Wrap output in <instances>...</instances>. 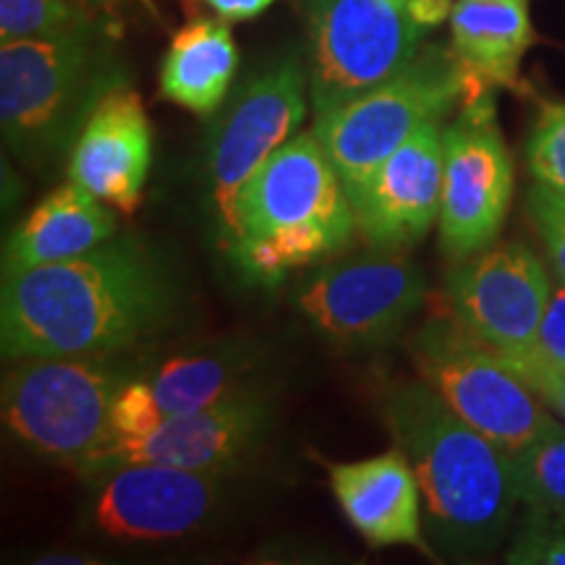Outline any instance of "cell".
Wrapping results in <instances>:
<instances>
[{"mask_svg": "<svg viewBox=\"0 0 565 565\" xmlns=\"http://www.w3.org/2000/svg\"><path fill=\"white\" fill-rule=\"evenodd\" d=\"M173 307L166 270L134 238L66 263L3 270V356H113L166 328Z\"/></svg>", "mask_w": 565, "mask_h": 565, "instance_id": "6da1fadb", "label": "cell"}, {"mask_svg": "<svg viewBox=\"0 0 565 565\" xmlns=\"http://www.w3.org/2000/svg\"><path fill=\"white\" fill-rule=\"evenodd\" d=\"M380 408L419 479L427 534L454 555L498 545L521 503L511 454L466 424L422 377L387 385Z\"/></svg>", "mask_w": 565, "mask_h": 565, "instance_id": "7a4b0ae2", "label": "cell"}, {"mask_svg": "<svg viewBox=\"0 0 565 565\" xmlns=\"http://www.w3.org/2000/svg\"><path fill=\"white\" fill-rule=\"evenodd\" d=\"M124 82L113 30L11 40L0 47V124L21 160H55L74 147L95 103Z\"/></svg>", "mask_w": 565, "mask_h": 565, "instance_id": "3957f363", "label": "cell"}, {"mask_svg": "<svg viewBox=\"0 0 565 565\" xmlns=\"http://www.w3.org/2000/svg\"><path fill=\"white\" fill-rule=\"evenodd\" d=\"M408 353L424 383L505 454H519L557 422L526 380L454 312L424 322Z\"/></svg>", "mask_w": 565, "mask_h": 565, "instance_id": "277c9868", "label": "cell"}, {"mask_svg": "<svg viewBox=\"0 0 565 565\" xmlns=\"http://www.w3.org/2000/svg\"><path fill=\"white\" fill-rule=\"evenodd\" d=\"M463 95V71L450 47L424 45L393 79L315 118L312 131L341 173L345 194H351L419 126L450 116Z\"/></svg>", "mask_w": 565, "mask_h": 565, "instance_id": "5b68a950", "label": "cell"}, {"mask_svg": "<svg viewBox=\"0 0 565 565\" xmlns=\"http://www.w3.org/2000/svg\"><path fill=\"white\" fill-rule=\"evenodd\" d=\"M108 356L21 359L3 377V424L32 454L79 463L110 435L126 374Z\"/></svg>", "mask_w": 565, "mask_h": 565, "instance_id": "8992f818", "label": "cell"}, {"mask_svg": "<svg viewBox=\"0 0 565 565\" xmlns=\"http://www.w3.org/2000/svg\"><path fill=\"white\" fill-rule=\"evenodd\" d=\"M303 6L315 118L401 74L427 38V30L393 0H303Z\"/></svg>", "mask_w": 565, "mask_h": 565, "instance_id": "52a82bcc", "label": "cell"}, {"mask_svg": "<svg viewBox=\"0 0 565 565\" xmlns=\"http://www.w3.org/2000/svg\"><path fill=\"white\" fill-rule=\"evenodd\" d=\"M513 200V160L498 126L494 92L463 95L445 126L440 246L454 263L498 242Z\"/></svg>", "mask_w": 565, "mask_h": 565, "instance_id": "ba28073f", "label": "cell"}, {"mask_svg": "<svg viewBox=\"0 0 565 565\" xmlns=\"http://www.w3.org/2000/svg\"><path fill=\"white\" fill-rule=\"evenodd\" d=\"M309 71L282 53L238 87L210 139V189L223 228L236 236V200L267 158L296 137L307 116Z\"/></svg>", "mask_w": 565, "mask_h": 565, "instance_id": "9c48e42d", "label": "cell"}, {"mask_svg": "<svg viewBox=\"0 0 565 565\" xmlns=\"http://www.w3.org/2000/svg\"><path fill=\"white\" fill-rule=\"evenodd\" d=\"M427 288L395 252L324 265L296 294V307L328 341L356 349L391 341L422 307Z\"/></svg>", "mask_w": 565, "mask_h": 565, "instance_id": "30bf717a", "label": "cell"}, {"mask_svg": "<svg viewBox=\"0 0 565 565\" xmlns=\"http://www.w3.org/2000/svg\"><path fill=\"white\" fill-rule=\"evenodd\" d=\"M299 223H320L343 246L356 233V215L341 173L315 131L296 134L246 181L236 200V244Z\"/></svg>", "mask_w": 565, "mask_h": 565, "instance_id": "8fae6325", "label": "cell"}, {"mask_svg": "<svg viewBox=\"0 0 565 565\" xmlns=\"http://www.w3.org/2000/svg\"><path fill=\"white\" fill-rule=\"evenodd\" d=\"M267 414L270 408L263 395L244 387L221 404L166 416L147 435L108 437L84 456L76 469L100 475L121 463H166L217 475L242 461L257 445L267 427Z\"/></svg>", "mask_w": 565, "mask_h": 565, "instance_id": "7c38bea8", "label": "cell"}, {"mask_svg": "<svg viewBox=\"0 0 565 565\" xmlns=\"http://www.w3.org/2000/svg\"><path fill=\"white\" fill-rule=\"evenodd\" d=\"M550 294L547 267L521 242L487 246L448 275L450 312L500 356L532 345Z\"/></svg>", "mask_w": 565, "mask_h": 565, "instance_id": "4fadbf2b", "label": "cell"}, {"mask_svg": "<svg viewBox=\"0 0 565 565\" xmlns=\"http://www.w3.org/2000/svg\"><path fill=\"white\" fill-rule=\"evenodd\" d=\"M445 118L419 126L349 194L356 231L372 249L404 252L440 221Z\"/></svg>", "mask_w": 565, "mask_h": 565, "instance_id": "5bb4252c", "label": "cell"}, {"mask_svg": "<svg viewBox=\"0 0 565 565\" xmlns=\"http://www.w3.org/2000/svg\"><path fill=\"white\" fill-rule=\"evenodd\" d=\"M97 477L87 519L121 542L179 540L204 524L217 498L215 475L166 463H121Z\"/></svg>", "mask_w": 565, "mask_h": 565, "instance_id": "9a60e30c", "label": "cell"}, {"mask_svg": "<svg viewBox=\"0 0 565 565\" xmlns=\"http://www.w3.org/2000/svg\"><path fill=\"white\" fill-rule=\"evenodd\" d=\"M152 166V126L139 92L110 87L84 118L71 147L68 179L121 212L141 202Z\"/></svg>", "mask_w": 565, "mask_h": 565, "instance_id": "2e32d148", "label": "cell"}, {"mask_svg": "<svg viewBox=\"0 0 565 565\" xmlns=\"http://www.w3.org/2000/svg\"><path fill=\"white\" fill-rule=\"evenodd\" d=\"M330 490L349 524L372 547L408 545L429 553L419 479L401 448L366 461L330 466Z\"/></svg>", "mask_w": 565, "mask_h": 565, "instance_id": "e0dca14e", "label": "cell"}, {"mask_svg": "<svg viewBox=\"0 0 565 565\" xmlns=\"http://www.w3.org/2000/svg\"><path fill=\"white\" fill-rule=\"evenodd\" d=\"M536 34L529 0H456L450 13V53L466 79V95L513 89L521 61Z\"/></svg>", "mask_w": 565, "mask_h": 565, "instance_id": "ac0fdd59", "label": "cell"}, {"mask_svg": "<svg viewBox=\"0 0 565 565\" xmlns=\"http://www.w3.org/2000/svg\"><path fill=\"white\" fill-rule=\"evenodd\" d=\"M116 233L113 212L79 183L53 189L3 246V270L66 263L100 249Z\"/></svg>", "mask_w": 565, "mask_h": 565, "instance_id": "d6986e66", "label": "cell"}, {"mask_svg": "<svg viewBox=\"0 0 565 565\" xmlns=\"http://www.w3.org/2000/svg\"><path fill=\"white\" fill-rule=\"evenodd\" d=\"M238 47L225 19L200 17L173 34L160 66L162 100L194 116H212L228 97Z\"/></svg>", "mask_w": 565, "mask_h": 565, "instance_id": "ffe728a7", "label": "cell"}, {"mask_svg": "<svg viewBox=\"0 0 565 565\" xmlns=\"http://www.w3.org/2000/svg\"><path fill=\"white\" fill-rule=\"evenodd\" d=\"M246 370L249 366L242 356L233 353H183L162 362L145 380L150 383L160 412L173 416L221 404L233 393L244 391Z\"/></svg>", "mask_w": 565, "mask_h": 565, "instance_id": "44dd1931", "label": "cell"}, {"mask_svg": "<svg viewBox=\"0 0 565 565\" xmlns=\"http://www.w3.org/2000/svg\"><path fill=\"white\" fill-rule=\"evenodd\" d=\"M113 30L82 0H0V40H40Z\"/></svg>", "mask_w": 565, "mask_h": 565, "instance_id": "7402d4cb", "label": "cell"}, {"mask_svg": "<svg viewBox=\"0 0 565 565\" xmlns=\"http://www.w3.org/2000/svg\"><path fill=\"white\" fill-rule=\"evenodd\" d=\"M511 461L521 503L565 513V424L555 422Z\"/></svg>", "mask_w": 565, "mask_h": 565, "instance_id": "603a6c76", "label": "cell"}, {"mask_svg": "<svg viewBox=\"0 0 565 565\" xmlns=\"http://www.w3.org/2000/svg\"><path fill=\"white\" fill-rule=\"evenodd\" d=\"M526 166L534 183L565 194V103H545L526 139Z\"/></svg>", "mask_w": 565, "mask_h": 565, "instance_id": "cb8c5ba5", "label": "cell"}, {"mask_svg": "<svg viewBox=\"0 0 565 565\" xmlns=\"http://www.w3.org/2000/svg\"><path fill=\"white\" fill-rule=\"evenodd\" d=\"M505 561L513 565H565V513L529 508Z\"/></svg>", "mask_w": 565, "mask_h": 565, "instance_id": "d4e9b609", "label": "cell"}, {"mask_svg": "<svg viewBox=\"0 0 565 565\" xmlns=\"http://www.w3.org/2000/svg\"><path fill=\"white\" fill-rule=\"evenodd\" d=\"M166 419V414L158 408V401L150 391V383L145 377H126V383L118 387L116 398L110 406V435L108 437H139ZM105 437V440H108Z\"/></svg>", "mask_w": 565, "mask_h": 565, "instance_id": "484cf974", "label": "cell"}, {"mask_svg": "<svg viewBox=\"0 0 565 565\" xmlns=\"http://www.w3.org/2000/svg\"><path fill=\"white\" fill-rule=\"evenodd\" d=\"M526 212L557 280L565 282V194L534 183L526 194Z\"/></svg>", "mask_w": 565, "mask_h": 565, "instance_id": "4316f807", "label": "cell"}, {"mask_svg": "<svg viewBox=\"0 0 565 565\" xmlns=\"http://www.w3.org/2000/svg\"><path fill=\"white\" fill-rule=\"evenodd\" d=\"M511 366L521 364H547V366H565V282L557 280L550 294V301L542 315L540 330L529 349L513 356H503Z\"/></svg>", "mask_w": 565, "mask_h": 565, "instance_id": "83f0119b", "label": "cell"}, {"mask_svg": "<svg viewBox=\"0 0 565 565\" xmlns=\"http://www.w3.org/2000/svg\"><path fill=\"white\" fill-rule=\"evenodd\" d=\"M526 385L545 401L550 412H555L565 422V366H547V364H521L513 366Z\"/></svg>", "mask_w": 565, "mask_h": 565, "instance_id": "f1b7e54d", "label": "cell"}, {"mask_svg": "<svg viewBox=\"0 0 565 565\" xmlns=\"http://www.w3.org/2000/svg\"><path fill=\"white\" fill-rule=\"evenodd\" d=\"M202 3L225 21H246L265 13L278 0H202Z\"/></svg>", "mask_w": 565, "mask_h": 565, "instance_id": "f546056e", "label": "cell"}, {"mask_svg": "<svg viewBox=\"0 0 565 565\" xmlns=\"http://www.w3.org/2000/svg\"><path fill=\"white\" fill-rule=\"evenodd\" d=\"M454 3L456 0H408L406 11L416 24L429 32L435 30V26H440L443 21L450 19V13H454Z\"/></svg>", "mask_w": 565, "mask_h": 565, "instance_id": "4dcf8cb0", "label": "cell"}, {"mask_svg": "<svg viewBox=\"0 0 565 565\" xmlns=\"http://www.w3.org/2000/svg\"><path fill=\"white\" fill-rule=\"evenodd\" d=\"M82 3H87L97 11H110L113 6H118L121 0H82ZM134 3L141 6V9H145L147 13H152V17H158V3H154V0H134Z\"/></svg>", "mask_w": 565, "mask_h": 565, "instance_id": "1f68e13d", "label": "cell"}, {"mask_svg": "<svg viewBox=\"0 0 565 565\" xmlns=\"http://www.w3.org/2000/svg\"><path fill=\"white\" fill-rule=\"evenodd\" d=\"M38 563L42 565H84V563H95L92 557H79V555H61V553H53V555H45V557H38Z\"/></svg>", "mask_w": 565, "mask_h": 565, "instance_id": "d6a6232c", "label": "cell"}, {"mask_svg": "<svg viewBox=\"0 0 565 565\" xmlns=\"http://www.w3.org/2000/svg\"><path fill=\"white\" fill-rule=\"evenodd\" d=\"M393 3H395V6H401V9H406L408 0H393Z\"/></svg>", "mask_w": 565, "mask_h": 565, "instance_id": "836d02e7", "label": "cell"}]
</instances>
